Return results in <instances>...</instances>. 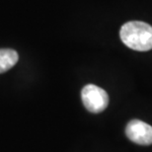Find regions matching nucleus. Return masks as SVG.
I'll return each instance as SVG.
<instances>
[{
	"instance_id": "obj_4",
	"label": "nucleus",
	"mask_w": 152,
	"mask_h": 152,
	"mask_svg": "<svg viewBox=\"0 0 152 152\" xmlns=\"http://www.w3.org/2000/svg\"><path fill=\"white\" fill-rule=\"evenodd\" d=\"M19 56L11 48H0V73L8 71L18 62Z\"/></svg>"
},
{
	"instance_id": "obj_1",
	"label": "nucleus",
	"mask_w": 152,
	"mask_h": 152,
	"mask_svg": "<svg viewBox=\"0 0 152 152\" xmlns=\"http://www.w3.org/2000/svg\"><path fill=\"white\" fill-rule=\"evenodd\" d=\"M120 36L124 44L132 50L146 51L152 48V27L149 24L138 21L126 23Z\"/></svg>"
},
{
	"instance_id": "obj_2",
	"label": "nucleus",
	"mask_w": 152,
	"mask_h": 152,
	"mask_svg": "<svg viewBox=\"0 0 152 152\" xmlns=\"http://www.w3.org/2000/svg\"><path fill=\"white\" fill-rule=\"evenodd\" d=\"M81 99L85 108L91 113L95 114L103 112L109 104L107 92L93 84H88L82 89Z\"/></svg>"
},
{
	"instance_id": "obj_3",
	"label": "nucleus",
	"mask_w": 152,
	"mask_h": 152,
	"mask_svg": "<svg viewBox=\"0 0 152 152\" xmlns=\"http://www.w3.org/2000/svg\"><path fill=\"white\" fill-rule=\"evenodd\" d=\"M126 134L134 143L152 144V126L140 120L130 121L126 126Z\"/></svg>"
}]
</instances>
